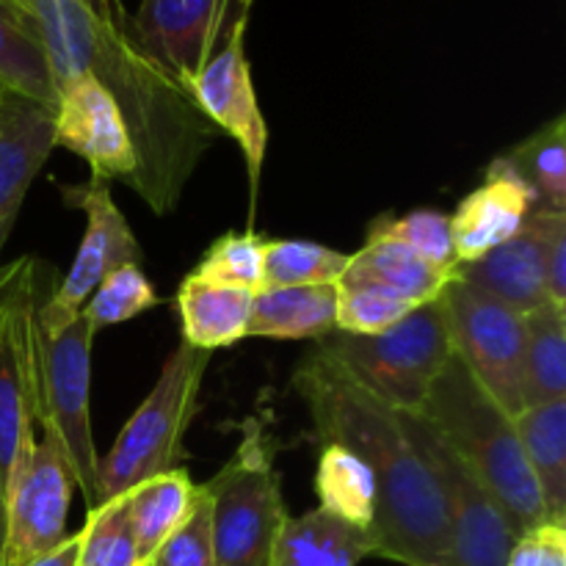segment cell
I'll return each instance as SVG.
<instances>
[{
    "label": "cell",
    "instance_id": "obj_1",
    "mask_svg": "<svg viewBox=\"0 0 566 566\" xmlns=\"http://www.w3.org/2000/svg\"><path fill=\"white\" fill-rule=\"evenodd\" d=\"M31 14L55 86L92 75L108 88L136 147L138 171L130 188L153 213H171L219 130L188 88L138 48L127 28L130 14L111 20L86 0H33Z\"/></svg>",
    "mask_w": 566,
    "mask_h": 566
},
{
    "label": "cell",
    "instance_id": "obj_2",
    "mask_svg": "<svg viewBox=\"0 0 566 566\" xmlns=\"http://www.w3.org/2000/svg\"><path fill=\"white\" fill-rule=\"evenodd\" d=\"M315 434L357 453L376 481L374 556L403 566H440L451 539L448 503L434 470L409 437L407 415L359 387L313 348L293 374Z\"/></svg>",
    "mask_w": 566,
    "mask_h": 566
},
{
    "label": "cell",
    "instance_id": "obj_3",
    "mask_svg": "<svg viewBox=\"0 0 566 566\" xmlns=\"http://www.w3.org/2000/svg\"><path fill=\"white\" fill-rule=\"evenodd\" d=\"M420 418L490 492L517 539L547 523L514 418L486 396L457 357L434 381Z\"/></svg>",
    "mask_w": 566,
    "mask_h": 566
},
{
    "label": "cell",
    "instance_id": "obj_4",
    "mask_svg": "<svg viewBox=\"0 0 566 566\" xmlns=\"http://www.w3.org/2000/svg\"><path fill=\"white\" fill-rule=\"evenodd\" d=\"M315 348L335 359L359 387L401 415L423 412L453 348L440 298L420 304L381 335L329 332Z\"/></svg>",
    "mask_w": 566,
    "mask_h": 566
},
{
    "label": "cell",
    "instance_id": "obj_5",
    "mask_svg": "<svg viewBox=\"0 0 566 566\" xmlns=\"http://www.w3.org/2000/svg\"><path fill=\"white\" fill-rule=\"evenodd\" d=\"M210 359L213 352H202L188 343H180L166 359L149 396L122 426L111 451L99 459V503L125 495L153 475L182 468V440L197 415Z\"/></svg>",
    "mask_w": 566,
    "mask_h": 566
},
{
    "label": "cell",
    "instance_id": "obj_6",
    "mask_svg": "<svg viewBox=\"0 0 566 566\" xmlns=\"http://www.w3.org/2000/svg\"><path fill=\"white\" fill-rule=\"evenodd\" d=\"M202 490L213 514L216 566H271L287 514L274 451L260 420H249L238 451Z\"/></svg>",
    "mask_w": 566,
    "mask_h": 566
},
{
    "label": "cell",
    "instance_id": "obj_7",
    "mask_svg": "<svg viewBox=\"0 0 566 566\" xmlns=\"http://www.w3.org/2000/svg\"><path fill=\"white\" fill-rule=\"evenodd\" d=\"M36 260L0 265V481L3 495L36 448L39 401Z\"/></svg>",
    "mask_w": 566,
    "mask_h": 566
},
{
    "label": "cell",
    "instance_id": "obj_8",
    "mask_svg": "<svg viewBox=\"0 0 566 566\" xmlns=\"http://www.w3.org/2000/svg\"><path fill=\"white\" fill-rule=\"evenodd\" d=\"M42 332V329H39ZM94 326L77 315L55 335H39L36 423L55 446L88 509L99 503V453L92 431Z\"/></svg>",
    "mask_w": 566,
    "mask_h": 566
},
{
    "label": "cell",
    "instance_id": "obj_9",
    "mask_svg": "<svg viewBox=\"0 0 566 566\" xmlns=\"http://www.w3.org/2000/svg\"><path fill=\"white\" fill-rule=\"evenodd\" d=\"M453 357L512 418L525 409V315L457 276L440 296Z\"/></svg>",
    "mask_w": 566,
    "mask_h": 566
},
{
    "label": "cell",
    "instance_id": "obj_10",
    "mask_svg": "<svg viewBox=\"0 0 566 566\" xmlns=\"http://www.w3.org/2000/svg\"><path fill=\"white\" fill-rule=\"evenodd\" d=\"M252 0H230L221 20L219 33L205 55L202 66L188 83V94L197 108L208 116L216 130L227 133L241 149L249 171V191L252 208L258 199L260 171L269 144L263 111H260L258 92L252 83V66L247 59V22Z\"/></svg>",
    "mask_w": 566,
    "mask_h": 566
},
{
    "label": "cell",
    "instance_id": "obj_11",
    "mask_svg": "<svg viewBox=\"0 0 566 566\" xmlns=\"http://www.w3.org/2000/svg\"><path fill=\"white\" fill-rule=\"evenodd\" d=\"M61 199L66 208H75L86 216L81 247L70 271L55 287L48 302H39V329L44 335H55L81 315L83 304L94 293V287L122 265L142 263V247L127 224L125 213L116 208L111 197V182L88 180L77 186H61Z\"/></svg>",
    "mask_w": 566,
    "mask_h": 566
},
{
    "label": "cell",
    "instance_id": "obj_12",
    "mask_svg": "<svg viewBox=\"0 0 566 566\" xmlns=\"http://www.w3.org/2000/svg\"><path fill=\"white\" fill-rule=\"evenodd\" d=\"M407 426L418 451L434 470L448 503L451 539L440 566H506L517 536L512 534L490 492L420 415H407Z\"/></svg>",
    "mask_w": 566,
    "mask_h": 566
},
{
    "label": "cell",
    "instance_id": "obj_13",
    "mask_svg": "<svg viewBox=\"0 0 566 566\" xmlns=\"http://www.w3.org/2000/svg\"><path fill=\"white\" fill-rule=\"evenodd\" d=\"M72 481L64 459L50 440L36 442L31 459L3 495V547L0 566H28L66 539Z\"/></svg>",
    "mask_w": 566,
    "mask_h": 566
},
{
    "label": "cell",
    "instance_id": "obj_14",
    "mask_svg": "<svg viewBox=\"0 0 566 566\" xmlns=\"http://www.w3.org/2000/svg\"><path fill=\"white\" fill-rule=\"evenodd\" d=\"M53 144L88 164V180H119L133 186L136 147L119 105L92 75H75L55 86Z\"/></svg>",
    "mask_w": 566,
    "mask_h": 566
},
{
    "label": "cell",
    "instance_id": "obj_15",
    "mask_svg": "<svg viewBox=\"0 0 566 566\" xmlns=\"http://www.w3.org/2000/svg\"><path fill=\"white\" fill-rule=\"evenodd\" d=\"M230 0H142L127 17L138 48L188 88L202 66Z\"/></svg>",
    "mask_w": 566,
    "mask_h": 566
},
{
    "label": "cell",
    "instance_id": "obj_16",
    "mask_svg": "<svg viewBox=\"0 0 566 566\" xmlns=\"http://www.w3.org/2000/svg\"><path fill=\"white\" fill-rule=\"evenodd\" d=\"M534 208V191L514 171L506 155H497L486 166L481 186L473 188L451 216V243L457 265L475 263L501 243L512 241L523 230Z\"/></svg>",
    "mask_w": 566,
    "mask_h": 566
},
{
    "label": "cell",
    "instance_id": "obj_17",
    "mask_svg": "<svg viewBox=\"0 0 566 566\" xmlns=\"http://www.w3.org/2000/svg\"><path fill=\"white\" fill-rule=\"evenodd\" d=\"M53 149V108L20 99L0 125V252L14 230L28 188Z\"/></svg>",
    "mask_w": 566,
    "mask_h": 566
},
{
    "label": "cell",
    "instance_id": "obj_18",
    "mask_svg": "<svg viewBox=\"0 0 566 566\" xmlns=\"http://www.w3.org/2000/svg\"><path fill=\"white\" fill-rule=\"evenodd\" d=\"M453 280H457V271L426 263L401 243L387 241V238H368L365 247L352 254L346 274L337 285L374 287L403 302L426 304L440 298Z\"/></svg>",
    "mask_w": 566,
    "mask_h": 566
},
{
    "label": "cell",
    "instance_id": "obj_19",
    "mask_svg": "<svg viewBox=\"0 0 566 566\" xmlns=\"http://www.w3.org/2000/svg\"><path fill=\"white\" fill-rule=\"evenodd\" d=\"M457 276L468 285L501 298L523 315L547 302L539 238H536L528 219L512 241L501 243L475 263L459 265Z\"/></svg>",
    "mask_w": 566,
    "mask_h": 566
},
{
    "label": "cell",
    "instance_id": "obj_20",
    "mask_svg": "<svg viewBox=\"0 0 566 566\" xmlns=\"http://www.w3.org/2000/svg\"><path fill=\"white\" fill-rule=\"evenodd\" d=\"M254 293L188 274L177 291L182 343L202 352L235 346L249 332Z\"/></svg>",
    "mask_w": 566,
    "mask_h": 566
},
{
    "label": "cell",
    "instance_id": "obj_21",
    "mask_svg": "<svg viewBox=\"0 0 566 566\" xmlns=\"http://www.w3.org/2000/svg\"><path fill=\"white\" fill-rule=\"evenodd\" d=\"M368 556H374L370 531L315 509L285 520L271 553V566H359Z\"/></svg>",
    "mask_w": 566,
    "mask_h": 566
},
{
    "label": "cell",
    "instance_id": "obj_22",
    "mask_svg": "<svg viewBox=\"0 0 566 566\" xmlns=\"http://www.w3.org/2000/svg\"><path fill=\"white\" fill-rule=\"evenodd\" d=\"M337 285L263 287L252 298L247 337L321 340L335 332Z\"/></svg>",
    "mask_w": 566,
    "mask_h": 566
},
{
    "label": "cell",
    "instance_id": "obj_23",
    "mask_svg": "<svg viewBox=\"0 0 566 566\" xmlns=\"http://www.w3.org/2000/svg\"><path fill=\"white\" fill-rule=\"evenodd\" d=\"M514 426L539 486L547 523L566 528V398L525 407Z\"/></svg>",
    "mask_w": 566,
    "mask_h": 566
},
{
    "label": "cell",
    "instance_id": "obj_24",
    "mask_svg": "<svg viewBox=\"0 0 566 566\" xmlns=\"http://www.w3.org/2000/svg\"><path fill=\"white\" fill-rule=\"evenodd\" d=\"M197 492L199 484H193L186 468L153 475L125 492L142 564H147L149 556L186 523L197 503Z\"/></svg>",
    "mask_w": 566,
    "mask_h": 566
},
{
    "label": "cell",
    "instance_id": "obj_25",
    "mask_svg": "<svg viewBox=\"0 0 566 566\" xmlns=\"http://www.w3.org/2000/svg\"><path fill=\"white\" fill-rule=\"evenodd\" d=\"M0 83L20 97L55 105V83L33 14L0 0Z\"/></svg>",
    "mask_w": 566,
    "mask_h": 566
},
{
    "label": "cell",
    "instance_id": "obj_26",
    "mask_svg": "<svg viewBox=\"0 0 566 566\" xmlns=\"http://www.w3.org/2000/svg\"><path fill=\"white\" fill-rule=\"evenodd\" d=\"M318 509L348 525L370 531L376 517V481L368 464L337 442H324L315 468Z\"/></svg>",
    "mask_w": 566,
    "mask_h": 566
},
{
    "label": "cell",
    "instance_id": "obj_27",
    "mask_svg": "<svg viewBox=\"0 0 566 566\" xmlns=\"http://www.w3.org/2000/svg\"><path fill=\"white\" fill-rule=\"evenodd\" d=\"M566 398V310L545 302L525 313V407Z\"/></svg>",
    "mask_w": 566,
    "mask_h": 566
},
{
    "label": "cell",
    "instance_id": "obj_28",
    "mask_svg": "<svg viewBox=\"0 0 566 566\" xmlns=\"http://www.w3.org/2000/svg\"><path fill=\"white\" fill-rule=\"evenodd\" d=\"M525 186L534 191L536 208L566 210V116L547 125L506 155Z\"/></svg>",
    "mask_w": 566,
    "mask_h": 566
},
{
    "label": "cell",
    "instance_id": "obj_29",
    "mask_svg": "<svg viewBox=\"0 0 566 566\" xmlns=\"http://www.w3.org/2000/svg\"><path fill=\"white\" fill-rule=\"evenodd\" d=\"M348 260L352 254L315 241H293V238L263 241V287L337 285L346 274Z\"/></svg>",
    "mask_w": 566,
    "mask_h": 566
},
{
    "label": "cell",
    "instance_id": "obj_30",
    "mask_svg": "<svg viewBox=\"0 0 566 566\" xmlns=\"http://www.w3.org/2000/svg\"><path fill=\"white\" fill-rule=\"evenodd\" d=\"M75 566H144L125 495L88 509L86 525L77 531Z\"/></svg>",
    "mask_w": 566,
    "mask_h": 566
},
{
    "label": "cell",
    "instance_id": "obj_31",
    "mask_svg": "<svg viewBox=\"0 0 566 566\" xmlns=\"http://www.w3.org/2000/svg\"><path fill=\"white\" fill-rule=\"evenodd\" d=\"M368 238H387L407 247L426 263L451 271L459 269L451 243V216L442 210L418 208L407 216H376L368 227Z\"/></svg>",
    "mask_w": 566,
    "mask_h": 566
},
{
    "label": "cell",
    "instance_id": "obj_32",
    "mask_svg": "<svg viewBox=\"0 0 566 566\" xmlns=\"http://www.w3.org/2000/svg\"><path fill=\"white\" fill-rule=\"evenodd\" d=\"M158 304L160 298L147 274L138 265H122L94 287L88 302L83 304L81 315L94 326V332H99L105 326L125 324V321L136 318V315L147 313Z\"/></svg>",
    "mask_w": 566,
    "mask_h": 566
},
{
    "label": "cell",
    "instance_id": "obj_33",
    "mask_svg": "<svg viewBox=\"0 0 566 566\" xmlns=\"http://www.w3.org/2000/svg\"><path fill=\"white\" fill-rule=\"evenodd\" d=\"M263 241L254 232H224L210 243L197 269L199 280L258 293L263 287Z\"/></svg>",
    "mask_w": 566,
    "mask_h": 566
},
{
    "label": "cell",
    "instance_id": "obj_34",
    "mask_svg": "<svg viewBox=\"0 0 566 566\" xmlns=\"http://www.w3.org/2000/svg\"><path fill=\"white\" fill-rule=\"evenodd\" d=\"M420 304L387 296L374 287L337 285V318L335 329L346 335H381L401 324Z\"/></svg>",
    "mask_w": 566,
    "mask_h": 566
},
{
    "label": "cell",
    "instance_id": "obj_35",
    "mask_svg": "<svg viewBox=\"0 0 566 566\" xmlns=\"http://www.w3.org/2000/svg\"><path fill=\"white\" fill-rule=\"evenodd\" d=\"M147 566H216L213 514H210V497L202 484H199L197 503L186 523L149 556Z\"/></svg>",
    "mask_w": 566,
    "mask_h": 566
},
{
    "label": "cell",
    "instance_id": "obj_36",
    "mask_svg": "<svg viewBox=\"0 0 566 566\" xmlns=\"http://www.w3.org/2000/svg\"><path fill=\"white\" fill-rule=\"evenodd\" d=\"M528 224L539 238L547 302L566 310V210L534 208Z\"/></svg>",
    "mask_w": 566,
    "mask_h": 566
},
{
    "label": "cell",
    "instance_id": "obj_37",
    "mask_svg": "<svg viewBox=\"0 0 566 566\" xmlns=\"http://www.w3.org/2000/svg\"><path fill=\"white\" fill-rule=\"evenodd\" d=\"M75 558H77V534H72L66 536L55 551L44 553L42 558H36V562H31L28 566H75Z\"/></svg>",
    "mask_w": 566,
    "mask_h": 566
},
{
    "label": "cell",
    "instance_id": "obj_38",
    "mask_svg": "<svg viewBox=\"0 0 566 566\" xmlns=\"http://www.w3.org/2000/svg\"><path fill=\"white\" fill-rule=\"evenodd\" d=\"M542 566H566V528L564 525H553L547 531V553Z\"/></svg>",
    "mask_w": 566,
    "mask_h": 566
},
{
    "label": "cell",
    "instance_id": "obj_39",
    "mask_svg": "<svg viewBox=\"0 0 566 566\" xmlns=\"http://www.w3.org/2000/svg\"><path fill=\"white\" fill-rule=\"evenodd\" d=\"M88 6H92L97 14L103 17H111V20H119V17H125V6H122V0H86Z\"/></svg>",
    "mask_w": 566,
    "mask_h": 566
},
{
    "label": "cell",
    "instance_id": "obj_40",
    "mask_svg": "<svg viewBox=\"0 0 566 566\" xmlns=\"http://www.w3.org/2000/svg\"><path fill=\"white\" fill-rule=\"evenodd\" d=\"M20 99H25V97H20V94L11 92V88L6 86V83H0V125H3L6 116H9L11 111H14L17 105H20Z\"/></svg>",
    "mask_w": 566,
    "mask_h": 566
},
{
    "label": "cell",
    "instance_id": "obj_41",
    "mask_svg": "<svg viewBox=\"0 0 566 566\" xmlns=\"http://www.w3.org/2000/svg\"><path fill=\"white\" fill-rule=\"evenodd\" d=\"M0 547H3V481H0Z\"/></svg>",
    "mask_w": 566,
    "mask_h": 566
},
{
    "label": "cell",
    "instance_id": "obj_42",
    "mask_svg": "<svg viewBox=\"0 0 566 566\" xmlns=\"http://www.w3.org/2000/svg\"><path fill=\"white\" fill-rule=\"evenodd\" d=\"M11 3H17V6H20V9H25L28 14H31V6H33V0H11Z\"/></svg>",
    "mask_w": 566,
    "mask_h": 566
},
{
    "label": "cell",
    "instance_id": "obj_43",
    "mask_svg": "<svg viewBox=\"0 0 566 566\" xmlns=\"http://www.w3.org/2000/svg\"><path fill=\"white\" fill-rule=\"evenodd\" d=\"M144 566H147V564H144Z\"/></svg>",
    "mask_w": 566,
    "mask_h": 566
}]
</instances>
